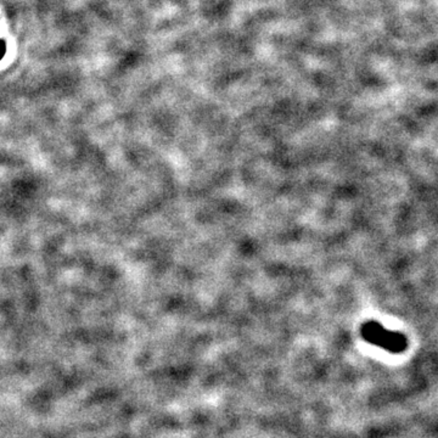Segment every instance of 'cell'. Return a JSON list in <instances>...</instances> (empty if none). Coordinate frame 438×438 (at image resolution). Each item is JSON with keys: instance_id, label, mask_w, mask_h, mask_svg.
<instances>
[{"instance_id": "6da1fadb", "label": "cell", "mask_w": 438, "mask_h": 438, "mask_svg": "<svg viewBox=\"0 0 438 438\" xmlns=\"http://www.w3.org/2000/svg\"><path fill=\"white\" fill-rule=\"evenodd\" d=\"M361 334L366 342L383 348L388 352L402 353L408 347V339L403 334L387 330L374 320L365 322L361 327Z\"/></svg>"}, {"instance_id": "7a4b0ae2", "label": "cell", "mask_w": 438, "mask_h": 438, "mask_svg": "<svg viewBox=\"0 0 438 438\" xmlns=\"http://www.w3.org/2000/svg\"><path fill=\"white\" fill-rule=\"evenodd\" d=\"M5 52H6V44L3 39H0V60L4 57Z\"/></svg>"}]
</instances>
